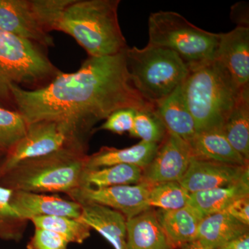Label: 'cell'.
Masks as SVG:
<instances>
[{"label": "cell", "instance_id": "obj_34", "mask_svg": "<svg viewBox=\"0 0 249 249\" xmlns=\"http://www.w3.org/2000/svg\"><path fill=\"white\" fill-rule=\"evenodd\" d=\"M218 249H249V232L231 240Z\"/></svg>", "mask_w": 249, "mask_h": 249}, {"label": "cell", "instance_id": "obj_24", "mask_svg": "<svg viewBox=\"0 0 249 249\" xmlns=\"http://www.w3.org/2000/svg\"><path fill=\"white\" fill-rule=\"evenodd\" d=\"M143 170L132 165L119 164L85 169L80 176L79 188H103L142 182Z\"/></svg>", "mask_w": 249, "mask_h": 249}, {"label": "cell", "instance_id": "obj_33", "mask_svg": "<svg viewBox=\"0 0 249 249\" xmlns=\"http://www.w3.org/2000/svg\"><path fill=\"white\" fill-rule=\"evenodd\" d=\"M231 17L238 27H249L248 4L240 2L234 5L232 7Z\"/></svg>", "mask_w": 249, "mask_h": 249}, {"label": "cell", "instance_id": "obj_27", "mask_svg": "<svg viewBox=\"0 0 249 249\" xmlns=\"http://www.w3.org/2000/svg\"><path fill=\"white\" fill-rule=\"evenodd\" d=\"M11 190L0 186V239L19 242L24 237L28 222L18 215L10 204Z\"/></svg>", "mask_w": 249, "mask_h": 249}, {"label": "cell", "instance_id": "obj_26", "mask_svg": "<svg viewBox=\"0 0 249 249\" xmlns=\"http://www.w3.org/2000/svg\"><path fill=\"white\" fill-rule=\"evenodd\" d=\"M191 193L178 181L165 182L150 187L148 205L163 211H174L188 205Z\"/></svg>", "mask_w": 249, "mask_h": 249}, {"label": "cell", "instance_id": "obj_17", "mask_svg": "<svg viewBox=\"0 0 249 249\" xmlns=\"http://www.w3.org/2000/svg\"><path fill=\"white\" fill-rule=\"evenodd\" d=\"M155 111L167 131L189 142L197 134L196 123L187 106L182 85L156 105Z\"/></svg>", "mask_w": 249, "mask_h": 249}, {"label": "cell", "instance_id": "obj_15", "mask_svg": "<svg viewBox=\"0 0 249 249\" xmlns=\"http://www.w3.org/2000/svg\"><path fill=\"white\" fill-rule=\"evenodd\" d=\"M78 219L101 234L114 249H128L127 219L119 211L97 204H83Z\"/></svg>", "mask_w": 249, "mask_h": 249}, {"label": "cell", "instance_id": "obj_12", "mask_svg": "<svg viewBox=\"0 0 249 249\" xmlns=\"http://www.w3.org/2000/svg\"><path fill=\"white\" fill-rule=\"evenodd\" d=\"M249 172V165L242 166L193 158L178 183L190 193H198L232 184Z\"/></svg>", "mask_w": 249, "mask_h": 249}, {"label": "cell", "instance_id": "obj_5", "mask_svg": "<svg viewBox=\"0 0 249 249\" xmlns=\"http://www.w3.org/2000/svg\"><path fill=\"white\" fill-rule=\"evenodd\" d=\"M61 72L38 46L0 29V107L16 111L14 85L39 89Z\"/></svg>", "mask_w": 249, "mask_h": 249}, {"label": "cell", "instance_id": "obj_28", "mask_svg": "<svg viewBox=\"0 0 249 249\" xmlns=\"http://www.w3.org/2000/svg\"><path fill=\"white\" fill-rule=\"evenodd\" d=\"M167 133L155 107L136 111L133 127L129 132L131 137L140 139L142 142L160 144Z\"/></svg>", "mask_w": 249, "mask_h": 249}, {"label": "cell", "instance_id": "obj_32", "mask_svg": "<svg viewBox=\"0 0 249 249\" xmlns=\"http://www.w3.org/2000/svg\"><path fill=\"white\" fill-rule=\"evenodd\" d=\"M224 211L245 225H249V196L240 198L229 205Z\"/></svg>", "mask_w": 249, "mask_h": 249}, {"label": "cell", "instance_id": "obj_6", "mask_svg": "<svg viewBox=\"0 0 249 249\" xmlns=\"http://www.w3.org/2000/svg\"><path fill=\"white\" fill-rule=\"evenodd\" d=\"M129 76L139 93L156 106L184 83L189 74L186 64L173 51L147 45L127 47Z\"/></svg>", "mask_w": 249, "mask_h": 249}, {"label": "cell", "instance_id": "obj_9", "mask_svg": "<svg viewBox=\"0 0 249 249\" xmlns=\"http://www.w3.org/2000/svg\"><path fill=\"white\" fill-rule=\"evenodd\" d=\"M150 184L121 185L103 188H78L67 196L80 205L97 204L119 211L129 219L150 209Z\"/></svg>", "mask_w": 249, "mask_h": 249}, {"label": "cell", "instance_id": "obj_2", "mask_svg": "<svg viewBox=\"0 0 249 249\" xmlns=\"http://www.w3.org/2000/svg\"><path fill=\"white\" fill-rule=\"evenodd\" d=\"M120 0H71L62 11L55 31L76 40L89 57L114 55L127 49L118 9Z\"/></svg>", "mask_w": 249, "mask_h": 249}, {"label": "cell", "instance_id": "obj_23", "mask_svg": "<svg viewBox=\"0 0 249 249\" xmlns=\"http://www.w3.org/2000/svg\"><path fill=\"white\" fill-rule=\"evenodd\" d=\"M223 132L231 145L246 160H249V85L240 96L224 124Z\"/></svg>", "mask_w": 249, "mask_h": 249}, {"label": "cell", "instance_id": "obj_29", "mask_svg": "<svg viewBox=\"0 0 249 249\" xmlns=\"http://www.w3.org/2000/svg\"><path fill=\"white\" fill-rule=\"evenodd\" d=\"M27 126L17 111L0 107V149L9 152L24 137Z\"/></svg>", "mask_w": 249, "mask_h": 249}, {"label": "cell", "instance_id": "obj_11", "mask_svg": "<svg viewBox=\"0 0 249 249\" xmlns=\"http://www.w3.org/2000/svg\"><path fill=\"white\" fill-rule=\"evenodd\" d=\"M193 159L188 142L168 132L159 145L153 160L142 172V181L150 186L171 181L178 182Z\"/></svg>", "mask_w": 249, "mask_h": 249}, {"label": "cell", "instance_id": "obj_16", "mask_svg": "<svg viewBox=\"0 0 249 249\" xmlns=\"http://www.w3.org/2000/svg\"><path fill=\"white\" fill-rule=\"evenodd\" d=\"M160 144L141 141L139 143L124 149L104 146L93 155H88L85 169H98L111 165L126 164L145 169L153 160Z\"/></svg>", "mask_w": 249, "mask_h": 249}, {"label": "cell", "instance_id": "obj_4", "mask_svg": "<svg viewBox=\"0 0 249 249\" xmlns=\"http://www.w3.org/2000/svg\"><path fill=\"white\" fill-rule=\"evenodd\" d=\"M242 88L215 60L190 71L182 91L197 133L223 131Z\"/></svg>", "mask_w": 249, "mask_h": 249}, {"label": "cell", "instance_id": "obj_35", "mask_svg": "<svg viewBox=\"0 0 249 249\" xmlns=\"http://www.w3.org/2000/svg\"><path fill=\"white\" fill-rule=\"evenodd\" d=\"M180 249H209L201 245L199 241L196 240L189 243L185 244L179 247Z\"/></svg>", "mask_w": 249, "mask_h": 249}, {"label": "cell", "instance_id": "obj_3", "mask_svg": "<svg viewBox=\"0 0 249 249\" xmlns=\"http://www.w3.org/2000/svg\"><path fill=\"white\" fill-rule=\"evenodd\" d=\"M87 157L86 145H74L22 160L0 177V186L11 191L67 195L79 188Z\"/></svg>", "mask_w": 249, "mask_h": 249}, {"label": "cell", "instance_id": "obj_30", "mask_svg": "<svg viewBox=\"0 0 249 249\" xmlns=\"http://www.w3.org/2000/svg\"><path fill=\"white\" fill-rule=\"evenodd\" d=\"M136 110L122 109L114 111L108 116L106 122L98 129L109 131L118 134L130 132L133 127Z\"/></svg>", "mask_w": 249, "mask_h": 249}, {"label": "cell", "instance_id": "obj_14", "mask_svg": "<svg viewBox=\"0 0 249 249\" xmlns=\"http://www.w3.org/2000/svg\"><path fill=\"white\" fill-rule=\"evenodd\" d=\"M214 60L240 88L249 85V27L237 26L230 32L220 34Z\"/></svg>", "mask_w": 249, "mask_h": 249}, {"label": "cell", "instance_id": "obj_1", "mask_svg": "<svg viewBox=\"0 0 249 249\" xmlns=\"http://www.w3.org/2000/svg\"><path fill=\"white\" fill-rule=\"evenodd\" d=\"M126 51V50H125ZM125 51L89 57L74 73L61 72L43 88H11L16 109L27 125L40 121L64 123L89 136L98 122L114 111L153 109L134 86Z\"/></svg>", "mask_w": 249, "mask_h": 249}, {"label": "cell", "instance_id": "obj_7", "mask_svg": "<svg viewBox=\"0 0 249 249\" xmlns=\"http://www.w3.org/2000/svg\"><path fill=\"white\" fill-rule=\"evenodd\" d=\"M147 45L178 54L189 71L214 60L220 34L209 32L173 11L151 14Z\"/></svg>", "mask_w": 249, "mask_h": 249}, {"label": "cell", "instance_id": "obj_18", "mask_svg": "<svg viewBox=\"0 0 249 249\" xmlns=\"http://www.w3.org/2000/svg\"><path fill=\"white\" fill-rule=\"evenodd\" d=\"M156 214L174 248L197 239L199 224L204 217L193 206L187 205L174 211L159 210Z\"/></svg>", "mask_w": 249, "mask_h": 249}, {"label": "cell", "instance_id": "obj_10", "mask_svg": "<svg viewBox=\"0 0 249 249\" xmlns=\"http://www.w3.org/2000/svg\"><path fill=\"white\" fill-rule=\"evenodd\" d=\"M0 29L37 45L54 46L37 0H0Z\"/></svg>", "mask_w": 249, "mask_h": 249}, {"label": "cell", "instance_id": "obj_31", "mask_svg": "<svg viewBox=\"0 0 249 249\" xmlns=\"http://www.w3.org/2000/svg\"><path fill=\"white\" fill-rule=\"evenodd\" d=\"M65 239L49 231L35 229L34 235L27 245V249H68Z\"/></svg>", "mask_w": 249, "mask_h": 249}, {"label": "cell", "instance_id": "obj_13", "mask_svg": "<svg viewBox=\"0 0 249 249\" xmlns=\"http://www.w3.org/2000/svg\"><path fill=\"white\" fill-rule=\"evenodd\" d=\"M10 204L16 213L27 221L43 216H62L79 219L82 213V205L76 201L42 193L12 191Z\"/></svg>", "mask_w": 249, "mask_h": 249}, {"label": "cell", "instance_id": "obj_8", "mask_svg": "<svg viewBox=\"0 0 249 249\" xmlns=\"http://www.w3.org/2000/svg\"><path fill=\"white\" fill-rule=\"evenodd\" d=\"M87 137L64 123L40 121L29 124L27 132L0 163V177L19 162L49 155L65 147L86 145Z\"/></svg>", "mask_w": 249, "mask_h": 249}, {"label": "cell", "instance_id": "obj_20", "mask_svg": "<svg viewBox=\"0 0 249 249\" xmlns=\"http://www.w3.org/2000/svg\"><path fill=\"white\" fill-rule=\"evenodd\" d=\"M188 144L191 147L193 158L196 160H212L242 166L249 165L248 160L236 151L223 131L198 132Z\"/></svg>", "mask_w": 249, "mask_h": 249}, {"label": "cell", "instance_id": "obj_36", "mask_svg": "<svg viewBox=\"0 0 249 249\" xmlns=\"http://www.w3.org/2000/svg\"><path fill=\"white\" fill-rule=\"evenodd\" d=\"M6 152L0 149V163H1L2 160H4L5 156H6Z\"/></svg>", "mask_w": 249, "mask_h": 249}, {"label": "cell", "instance_id": "obj_25", "mask_svg": "<svg viewBox=\"0 0 249 249\" xmlns=\"http://www.w3.org/2000/svg\"><path fill=\"white\" fill-rule=\"evenodd\" d=\"M30 221L35 229L55 232L69 243L81 245L91 236V228L78 219L62 216H43L32 218Z\"/></svg>", "mask_w": 249, "mask_h": 249}, {"label": "cell", "instance_id": "obj_21", "mask_svg": "<svg viewBox=\"0 0 249 249\" xmlns=\"http://www.w3.org/2000/svg\"><path fill=\"white\" fill-rule=\"evenodd\" d=\"M248 232L249 226L239 222L224 211L203 218L196 240L206 248L218 249Z\"/></svg>", "mask_w": 249, "mask_h": 249}, {"label": "cell", "instance_id": "obj_22", "mask_svg": "<svg viewBox=\"0 0 249 249\" xmlns=\"http://www.w3.org/2000/svg\"><path fill=\"white\" fill-rule=\"evenodd\" d=\"M247 196H249V172L232 184L191 193L188 205L197 210L205 217L224 211L233 201Z\"/></svg>", "mask_w": 249, "mask_h": 249}, {"label": "cell", "instance_id": "obj_19", "mask_svg": "<svg viewBox=\"0 0 249 249\" xmlns=\"http://www.w3.org/2000/svg\"><path fill=\"white\" fill-rule=\"evenodd\" d=\"M149 210L127 219V248L173 249L157 214Z\"/></svg>", "mask_w": 249, "mask_h": 249}]
</instances>
